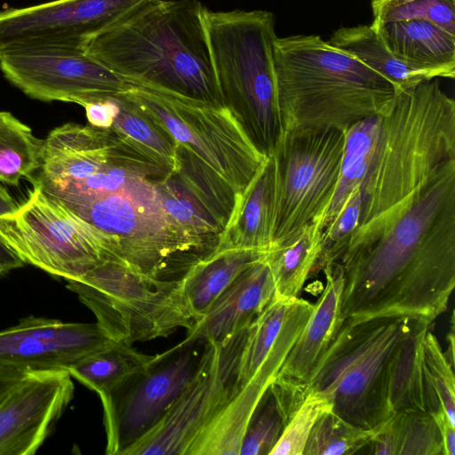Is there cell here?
Instances as JSON below:
<instances>
[{"label":"cell","mask_w":455,"mask_h":455,"mask_svg":"<svg viewBox=\"0 0 455 455\" xmlns=\"http://www.w3.org/2000/svg\"><path fill=\"white\" fill-rule=\"evenodd\" d=\"M338 263L342 320L433 323L444 313L455 287V161L380 228L349 238Z\"/></svg>","instance_id":"6da1fadb"},{"label":"cell","mask_w":455,"mask_h":455,"mask_svg":"<svg viewBox=\"0 0 455 455\" xmlns=\"http://www.w3.org/2000/svg\"><path fill=\"white\" fill-rule=\"evenodd\" d=\"M197 0H144L84 52L131 85L224 106Z\"/></svg>","instance_id":"7a4b0ae2"},{"label":"cell","mask_w":455,"mask_h":455,"mask_svg":"<svg viewBox=\"0 0 455 455\" xmlns=\"http://www.w3.org/2000/svg\"><path fill=\"white\" fill-rule=\"evenodd\" d=\"M455 161V101L435 79L398 92L379 115V133L361 185L359 223L350 236L376 231L450 162Z\"/></svg>","instance_id":"3957f363"},{"label":"cell","mask_w":455,"mask_h":455,"mask_svg":"<svg viewBox=\"0 0 455 455\" xmlns=\"http://www.w3.org/2000/svg\"><path fill=\"white\" fill-rule=\"evenodd\" d=\"M125 98L175 140L174 174L224 229L235 202L267 158L225 106L131 85Z\"/></svg>","instance_id":"277c9868"},{"label":"cell","mask_w":455,"mask_h":455,"mask_svg":"<svg viewBox=\"0 0 455 455\" xmlns=\"http://www.w3.org/2000/svg\"><path fill=\"white\" fill-rule=\"evenodd\" d=\"M273 52L283 131L346 132L385 113L397 94L382 75L318 36H276Z\"/></svg>","instance_id":"5b68a950"},{"label":"cell","mask_w":455,"mask_h":455,"mask_svg":"<svg viewBox=\"0 0 455 455\" xmlns=\"http://www.w3.org/2000/svg\"><path fill=\"white\" fill-rule=\"evenodd\" d=\"M203 20L223 105L264 155L283 132L273 44L272 12L203 7Z\"/></svg>","instance_id":"8992f818"},{"label":"cell","mask_w":455,"mask_h":455,"mask_svg":"<svg viewBox=\"0 0 455 455\" xmlns=\"http://www.w3.org/2000/svg\"><path fill=\"white\" fill-rule=\"evenodd\" d=\"M415 319L407 316L345 319L307 385L328 397L332 411L363 429L394 413L388 400L390 368Z\"/></svg>","instance_id":"52a82bcc"},{"label":"cell","mask_w":455,"mask_h":455,"mask_svg":"<svg viewBox=\"0 0 455 455\" xmlns=\"http://www.w3.org/2000/svg\"><path fill=\"white\" fill-rule=\"evenodd\" d=\"M60 202L113 236L124 261L148 276L179 279L210 253L172 223L154 183L146 179L124 191Z\"/></svg>","instance_id":"ba28073f"},{"label":"cell","mask_w":455,"mask_h":455,"mask_svg":"<svg viewBox=\"0 0 455 455\" xmlns=\"http://www.w3.org/2000/svg\"><path fill=\"white\" fill-rule=\"evenodd\" d=\"M67 283L116 342L165 338L179 328L189 331L196 322L180 278L151 277L125 261H107Z\"/></svg>","instance_id":"9c48e42d"},{"label":"cell","mask_w":455,"mask_h":455,"mask_svg":"<svg viewBox=\"0 0 455 455\" xmlns=\"http://www.w3.org/2000/svg\"><path fill=\"white\" fill-rule=\"evenodd\" d=\"M0 237L24 262L66 281L111 260L117 241L34 183L17 210L0 217Z\"/></svg>","instance_id":"30bf717a"},{"label":"cell","mask_w":455,"mask_h":455,"mask_svg":"<svg viewBox=\"0 0 455 455\" xmlns=\"http://www.w3.org/2000/svg\"><path fill=\"white\" fill-rule=\"evenodd\" d=\"M345 132L334 128L283 131L270 155L275 167L272 247L323 218L334 195Z\"/></svg>","instance_id":"8fae6325"},{"label":"cell","mask_w":455,"mask_h":455,"mask_svg":"<svg viewBox=\"0 0 455 455\" xmlns=\"http://www.w3.org/2000/svg\"><path fill=\"white\" fill-rule=\"evenodd\" d=\"M248 327L220 342L204 341L197 368L178 398L151 430L120 455H187L198 434L236 391Z\"/></svg>","instance_id":"7c38bea8"},{"label":"cell","mask_w":455,"mask_h":455,"mask_svg":"<svg viewBox=\"0 0 455 455\" xmlns=\"http://www.w3.org/2000/svg\"><path fill=\"white\" fill-rule=\"evenodd\" d=\"M196 343L181 341L159 354L146 371L102 403L107 454L120 455L162 419L197 368Z\"/></svg>","instance_id":"4fadbf2b"},{"label":"cell","mask_w":455,"mask_h":455,"mask_svg":"<svg viewBox=\"0 0 455 455\" xmlns=\"http://www.w3.org/2000/svg\"><path fill=\"white\" fill-rule=\"evenodd\" d=\"M4 77L29 98L81 105L116 97L127 82L84 51L55 47L0 53Z\"/></svg>","instance_id":"5bb4252c"},{"label":"cell","mask_w":455,"mask_h":455,"mask_svg":"<svg viewBox=\"0 0 455 455\" xmlns=\"http://www.w3.org/2000/svg\"><path fill=\"white\" fill-rule=\"evenodd\" d=\"M144 0H54L0 12V53L25 48L84 51Z\"/></svg>","instance_id":"9a60e30c"},{"label":"cell","mask_w":455,"mask_h":455,"mask_svg":"<svg viewBox=\"0 0 455 455\" xmlns=\"http://www.w3.org/2000/svg\"><path fill=\"white\" fill-rule=\"evenodd\" d=\"M115 343L97 323L31 315L0 331V365L26 372L68 371Z\"/></svg>","instance_id":"2e32d148"},{"label":"cell","mask_w":455,"mask_h":455,"mask_svg":"<svg viewBox=\"0 0 455 455\" xmlns=\"http://www.w3.org/2000/svg\"><path fill=\"white\" fill-rule=\"evenodd\" d=\"M74 390L68 371L28 372L0 402V455H34Z\"/></svg>","instance_id":"e0dca14e"},{"label":"cell","mask_w":455,"mask_h":455,"mask_svg":"<svg viewBox=\"0 0 455 455\" xmlns=\"http://www.w3.org/2000/svg\"><path fill=\"white\" fill-rule=\"evenodd\" d=\"M312 307L313 304L305 299L257 372L202 429L187 455H239L251 418L275 379Z\"/></svg>","instance_id":"ac0fdd59"},{"label":"cell","mask_w":455,"mask_h":455,"mask_svg":"<svg viewBox=\"0 0 455 455\" xmlns=\"http://www.w3.org/2000/svg\"><path fill=\"white\" fill-rule=\"evenodd\" d=\"M116 136L111 128L64 124L43 142L41 165L34 183L49 195L115 165Z\"/></svg>","instance_id":"d6986e66"},{"label":"cell","mask_w":455,"mask_h":455,"mask_svg":"<svg viewBox=\"0 0 455 455\" xmlns=\"http://www.w3.org/2000/svg\"><path fill=\"white\" fill-rule=\"evenodd\" d=\"M275 297L265 258L245 269L187 331L184 343L220 342L248 327Z\"/></svg>","instance_id":"ffe728a7"},{"label":"cell","mask_w":455,"mask_h":455,"mask_svg":"<svg viewBox=\"0 0 455 455\" xmlns=\"http://www.w3.org/2000/svg\"><path fill=\"white\" fill-rule=\"evenodd\" d=\"M325 286L283 361L277 377L307 384L311 374L334 340L341 323L343 272L339 263L328 264Z\"/></svg>","instance_id":"44dd1931"},{"label":"cell","mask_w":455,"mask_h":455,"mask_svg":"<svg viewBox=\"0 0 455 455\" xmlns=\"http://www.w3.org/2000/svg\"><path fill=\"white\" fill-rule=\"evenodd\" d=\"M390 52L429 79L455 77V35L427 20L372 22Z\"/></svg>","instance_id":"7402d4cb"},{"label":"cell","mask_w":455,"mask_h":455,"mask_svg":"<svg viewBox=\"0 0 455 455\" xmlns=\"http://www.w3.org/2000/svg\"><path fill=\"white\" fill-rule=\"evenodd\" d=\"M275 204V167L268 156L237 198L216 248L269 251Z\"/></svg>","instance_id":"603a6c76"},{"label":"cell","mask_w":455,"mask_h":455,"mask_svg":"<svg viewBox=\"0 0 455 455\" xmlns=\"http://www.w3.org/2000/svg\"><path fill=\"white\" fill-rule=\"evenodd\" d=\"M267 251L215 248L196 262L180 277L184 294L196 321L204 315L239 275L262 260Z\"/></svg>","instance_id":"cb8c5ba5"},{"label":"cell","mask_w":455,"mask_h":455,"mask_svg":"<svg viewBox=\"0 0 455 455\" xmlns=\"http://www.w3.org/2000/svg\"><path fill=\"white\" fill-rule=\"evenodd\" d=\"M323 219L320 218L282 244L271 248L265 261L275 286V297L298 298L323 248Z\"/></svg>","instance_id":"d4e9b609"},{"label":"cell","mask_w":455,"mask_h":455,"mask_svg":"<svg viewBox=\"0 0 455 455\" xmlns=\"http://www.w3.org/2000/svg\"><path fill=\"white\" fill-rule=\"evenodd\" d=\"M431 323L415 319L395 352L388 383V400L393 413L426 411L423 341Z\"/></svg>","instance_id":"484cf974"},{"label":"cell","mask_w":455,"mask_h":455,"mask_svg":"<svg viewBox=\"0 0 455 455\" xmlns=\"http://www.w3.org/2000/svg\"><path fill=\"white\" fill-rule=\"evenodd\" d=\"M158 355H146L132 345L116 342L72 367L68 372L96 392L103 403L131 378L146 371Z\"/></svg>","instance_id":"4316f807"},{"label":"cell","mask_w":455,"mask_h":455,"mask_svg":"<svg viewBox=\"0 0 455 455\" xmlns=\"http://www.w3.org/2000/svg\"><path fill=\"white\" fill-rule=\"evenodd\" d=\"M167 217L207 251H212L223 228L204 204L174 174L154 182Z\"/></svg>","instance_id":"83f0119b"},{"label":"cell","mask_w":455,"mask_h":455,"mask_svg":"<svg viewBox=\"0 0 455 455\" xmlns=\"http://www.w3.org/2000/svg\"><path fill=\"white\" fill-rule=\"evenodd\" d=\"M328 42L382 75L395 85L397 92L430 80L399 61L371 25L342 27L332 34Z\"/></svg>","instance_id":"f1b7e54d"},{"label":"cell","mask_w":455,"mask_h":455,"mask_svg":"<svg viewBox=\"0 0 455 455\" xmlns=\"http://www.w3.org/2000/svg\"><path fill=\"white\" fill-rule=\"evenodd\" d=\"M119 112L111 129L122 141L149 158L170 174L179 169L176 144L172 135L137 105L120 93Z\"/></svg>","instance_id":"f546056e"},{"label":"cell","mask_w":455,"mask_h":455,"mask_svg":"<svg viewBox=\"0 0 455 455\" xmlns=\"http://www.w3.org/2000/svg\"><path fill=\"white\" fill-rule=\"evenodd\" d=\"M304 300L274 297L249 325L238 363L236 390L257 372Z\"/></svg>","instance_id":"4dcf8cb0"},{"label":"cell","mask_w":455,"mask_h":455,"mask_svg":"<svg viewBox=\"0 0 455 455\" xmlns=\"http://www.w3.org/2000/svg\"><path fill=\"white\" fill-rule=\"evenodd\" d=\"M379 128V115L364 118L345 132V145L338 184L323 220L324 229L343 207L367 173Z\"/></svg>","instance_id":"1f68e13d"},{"label":"cell","mask_w":455,"mask_h":455,"mask_svg":"<svg viewBox=\"0 0 455 455\" xmlns=\"http://www.w3.org/2000/svg\"><path fill=\"white\" fill-rule=\"evenodd\" d=\"M44 140L10 112L0 111V182L18 186L39 170Z\"/></svg>","instance_id":"d6a6232c"},{"label":"cell","mask_w":455,"mask_h":455,"mask_svg":"<svg viewBox=\"0 0 455 455\" xmlns=\"http://www.w3.org/2000/svg\"><path fill=\"white\" fill-rule=\"evenodd\" d=\"M372 435L373 429L356 427L329 411L315 422L303 455L355 454L370 444Z\"/></svg>","instance_id":"836d02e7"},{"label":"cell","mask_w":455,"mask_h":455,"mask_svg":"<svg viewBox=\"0 0 455 455\" xmlns=\"http://www.w3.org/2000/svg\"><path fill=\"white\" fill-rule=\"evenodd\" d=\"M373 22L427 20L455 35V0H371Z\"/></svg>","instance_id":"e575fe53"},{"label":"cell","mask_w":455,"mask_h":455,"mask_svg":"<svg viewBox=\"0 0 455 455\" xmlns=\"http://www.w3.org/2000/svg\"><path fill=\"white\" fill-rule=\"evenodd\" d=\"M397 455H443V440L434 418L426 411L393 414Z\"/></svg>","instance_id":"d590c367"},{"label":"cell","mask_w":455,"mask_h":455,"mask_svg":"<svg viewBox=\"0 0 455 455\" xmlns=\"http://www.w3.org/2000/svg\"><path fill=\"white\" fill-rule=\"evenodd\" d=\"M329 411H332V405L328 397L311 389L286 424L269 455H303L315 422Z\"/></svg>","instance_id":"8d00e7d4"},{"label":"cell","mask_w":455,"mask_h":455,"mask_svg":"<svg viewBox=\"0 0 455 455\" xmlns=\"http://www.w3.org/2000/svg\"><path fill=\"white\" fill-rule=\"evenodd\" d=\"M423 362L443 409L452 425H455V376L450 361L442 349L436 336L427 331L423 341Z\"/></svg>","instance_id":"74e56055"},{"label":"cell","mask_w":455,"mask_h":455,"mask_svg":"<svg viewBox=\"0 0 455 455\" xmlns=\"http://www.w3.org/2000/svg\"><path fill=\"white\" fill-rule=\"evenodd\" d=\"M19 204L0 182V217L14 212ZM24 262L0 237V275L23 267Z\"/></svg>","instance_id":"f35d334b"},{"label":"cell","mask_w":455,"mask_h":455,"mask_svg":"<svg viewBox=\"0 0 455 455\" xmlns=\"http://www.w3.org/2000/svg\"><path fill=\"white\" fill-rule=\"evenodd\" d=\"M118 95L84 105L89 124L110 128L120 109Z\"/></svg>","instance_id":"ab89813d"},{"label":"cell","mask_w":455,"mask_h":455,"mask_svg":"<svg viewBox=\"0 0 455 455\" xmlns=\"http://www.w3.org/2000/svg\"><path fill=\"white\" fill-rule=\"evenodd\" d=\"M435 420L443 444V455H455V425L449 420L443 410L432 416Z\"/></svg>","instance_id":"60d3db41"},{"label":"cell","mask_w":455,"mask_h":455,"mask_svg":"<svg viewBox=\"0 0 455 455\" xmlns=\"http://www.w3.org/2000/svg\"><path fill=\"white\" fill-rule=\"evenodd\" d=\"M28 372L0 365V402Z\"/></svg>","instance_id":"b9f144b4"},{"label":"cell","mask_w":455,"mask_h":455,"mask_svg":"<svg viewBox=\"0 0 455 455\" xmlns=\"http://www.w3.org/2000/svg\"><path fill=\"white\" fill-rule=\"evenodd\" d=\"M451 328L447 333L448 349L447 351H444V353L451 365L454 367V312L451 314Z\"/></svg>","instance_id":"7bdbcfd3"}]
</instances>
